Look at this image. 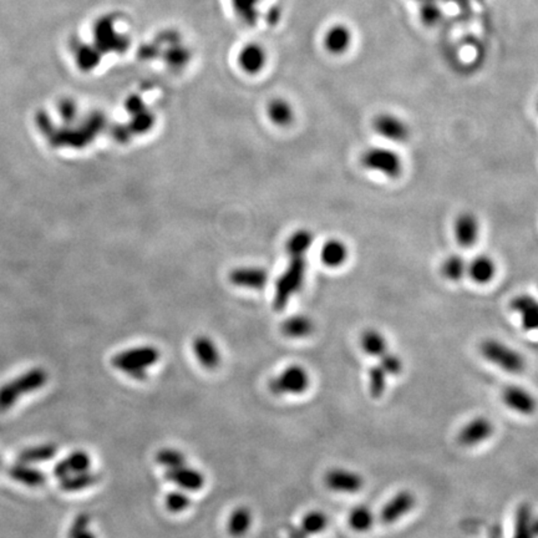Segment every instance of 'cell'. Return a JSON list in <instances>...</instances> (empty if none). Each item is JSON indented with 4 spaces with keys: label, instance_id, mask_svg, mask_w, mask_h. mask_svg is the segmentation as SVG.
<instances>
[{
    "label": "cell",
    "instance_id": "1",
    "mask_svg": "<svg viewBox=\"0 0 538 538\" xmlns=\"http://www.w3.org/2000/svg\"><path fill=\"white\" fill-rule=\"evenodd\" d=\"M160 352L155 347H136L117 353L111 359V364L119 371L132 379L143 381L148 378V368L159 361Z\"/></svg>",
    "mask_w": 538,
    "mask_h": 538
},
{
    "label": "cell",
    "instance_id": "2",
    "mask_svg": "<svg viewBox=\"0 0 538 538\" xmlns=\"http://www.w3.org/2000/svg\"><path fill=\"white\" fill-rule=\"evenodd\" d=\"M306 275V256L288 257V265L275 285L273 306L275 311H283L292 298L301 289Z\"/></svg>",
    "mask_w": 538,
    "mask_h": 538
},
{
    "label": "cell",
    "instance_id": "3",
    "mask_svg": "<svg viewBox=\"0 0 538 538\" xmlns=\"http://www.w3.org/2000/svg\"><path fill=\"white\" fill-rule=\"evenodd\" d=\"M48 373L42 368L28 370L0 388V412H8L21 396L40 390L48 383Z\"/></svg>",
    "mask_w": 538,
    "mask_h": 538
},
{
    "label": "cell",
    "instance_id": "4",
    "mask_svg": "<svg viewBox=\"0 0 538 538\" xmlns=\"http://www.w3.org/2000/svg\"><path fill=\"white\" fill-rule=\"evenodd\" d=\"M480 353L489 363L508 374H522L526 369V360L522 354L498 339H485L480 344Z\"/></svg>",
    "mask_w": 538,
    "mask_h": 538
},
{
    "label": "cell",
    "instance_id": "5",
    "mask_svg": "<svg viewBox=\"0 0 538 538\" xmlns=\"http://www.w3.org/2000/svg\"><path fill=\"white\" fill-rule=\"evenodd\" d=\"M311 374L301 364H290L269 381V391L275 396L303 395L311 388Z\"/></svg>",
    "mask_w": 538,
    "mask_h": 538
},
{
    "label": "cell",
    "instance_id": "6",
    "mask_svg": "<svg viewBox=\"0 0 538 538\" xmlns=\"http://www.w3.org/2000/svg\"><path fill=\"white\" fill-rule=\"evenodd\" d=\"M360 164L364 169L396 179L404 169L400 155L391 148L374 146L365 150L360 156Z\"/></svg>",
    "mask_w": 538,
    "mask_h": 538
},
{
    "label": "cell",
    "instance_id": "7",
    "mask_svg": "<svg viewBox=\"0 0 538 538\" xmlns=\"http://www.w3.org/2000/svg\"><path fill=\"white\" fill-rule=\"evenodd\" d=\"M323 482L328 490L344 495L358 494L365 486L364 476L359 474L358 471L347 467H332L328 470L323 476Z\"/></svg>",
    "mask_w": 538,
    "mask_h": 538
},
{
    "label": "cell",
    "instance_id": "8",
    "mask_svg": "<svg viewBox=\"0 0 538 538\" xmlns=\"http://www.w3.org/2000/svg\"><path fill=\"white\" fill-rule=\"evenodd\" d=\"M495 431L496 428L491 419L476 417L460 429L456 440L462 448H475L489 441L495 435Z\"/></svg>",
    "mask_w": 538,
    "mask_h": 538
},
{
    "label": "cell",
    "instance_id": "9",
    "mask_svg": "<svg viewBox=\"0 0 538 538\" xmlns=\"http://www.w3.org/2000/svg\"><path fill=\"white\" fill-rule=\"evenodd\" d=\"M417 496L410 490L396 492L380 511V521L384 525H394L405 518L417 506Z\"/></svg>",
    "mask_w": 538,
    "mask_h": 538
},
{
    "label": "cell",
    "instance_id": "10",
    "mask_svg": "<svg viewBox=\"0 0 538 538\" xmlns=\"http://www.w3.org/2000/svg\"><path fill=\"white\" fill-rule=\"evenodd\" d=\"M373 128L381 138L393 143H405L410 138V127L407 122L389 112H383L375 117Z\"/></svg>",
    "mask_w": 538,
    "mask_h": 538
},
{
    "label": "cell",
    "instance_id": "11",
    "mask_svg": "<svg viewBox=\"0 0 538 538\" xmlns=\"http://www.w3.org/2000/svg\"><path fill=\"white\" fill-rule=\"evenodd\" d=\"M501 400L510 410L520 415L528 417L536 412L534 396L522 386H505L501 393Z\"/></svg>",
    "mask_w": 538,
    "mask_h": 538
},
{
    "label": "cell",
    "instance_id": "12",
    "mask_svg": "<svg viewBox=\"0 0 538 538\" xmlns=\"http://www.w3.org/2000/svg\"><path fill=\"white\" fill-rule=\"evenodd\" d=\"M454 236L461 247H472L480 237V221L472 212H461L454 221Z\"/></svg>",
    "mask_w": 538,
    "mask_h": 538
},
{
    "label": "cell",
    "instance_id": "13",
    "mask_svg": "<svg viewBox=\"0 0 538 538\" xmlns=\"http://www.w3.org/2000/svg\"><path fill=\"white\" fill-rule=\"evenodd\" d=\"M165 477L166 480L177 486L179 490H184L186 492L200 491L205 485L203 474L198 470L189 467L186 464L174 469L166 470Z\"/></svg>",
    "mask_w": 538,
    "mask_h": 538
},
{
    "label": "cell",
    "instance_id": "14",
    "mask_svg": "<svg viewBox=\"0 0 538 538\" xmlns=\"http://www.w3.org/2000/svg\"><path fill=\"white\" fill-rule=\"evenodd\" d=\"M329 525L327 513L321 510H311L301 518V522L289 531V538H311L324 532Z\"/></svg>",
    "mask_w": 538,
    "mask_h": 538
},
{
    "label": "cell",
    "instance_id": "15",
    "mask_svg": "<svg viewBox=\"0 0 538 538\" xmlns=\"http://www.w3.org/2000/svg\"><path fill=\"white\" fill-rule=\"evenodd\" d=\"M49 141L53 146H69V148H83L89 145L94 136L84 127H65L55 128V131L49 136Z\"/></svg>",
    "mask_w": 538,
    "mask_h": 538
},
{
    "label": "cell",
    "instance_id": "16",
    "mask_svg": "<svg viewBox=\"0 0 538 538\" xmlns=\"http://www.w3.org/2000/svg\"><path fill=\"white\" fill-rule=\"evenodd\" d=\"M229 280L246 289H262L268 282V272L262 267H239L231 272Z\"/></svg>",
    "mask_w": 538,
    "mask_h": 538
},
{
    "label": "cell",
    "instance_id": "17",
    "mask_svg": "<svg viewBox=\"0 0 538 538\" xmlns=\"http://www.w3.org/2000/svg\"><path fill=\"white\" fill-rule=\"evenodd\" d=\"M512 311H516L526 332H532L538 324V304L532 296L521 294L511 301Z\"/></svg>",
    "mask_w": 538,
    "mask_h": 538
},
{
    "label": "cell",
    "instance_id": "18",
    "mask_svg": "<svg viewBox=\"0 0 538 538\" xmlns=\"http://www.w3.org/2000/svg\"><path fill=\"white\" fill-rule=\"evenodd\" d=\"M267 63L264 49L258 44H247L238 54V65L246 74L256 75L262 71Z\"/></svg>",
    "mask_w": 538,
    "mask_h": 538
},
{
    "label": "cell",
    "instance_id": "19",
    "mask_svg": "<svg viewBox=\"0 0 538 538\" xmlns=\"http://www.w3.org/2000/svg\"><path fill=\"white\" fill-rule=\"evenodd\" d=\"M193 353L203 368L215 370L221 364V354L216 344L206 335H200L193 340Z\"/></svg>",
    "mask_w": 538,
    "mask_h": 538
},
{
    "label": "cell",
    "instance_id": "20",
    "mask_svg": "<svg viewBox=\"0 0 538 538\" xmlns=\"http://www.w3.org/2000/svg\"><path fill=\"white\" fill-rule=\"evenodd\" d=\"M349 249L347 243L339 238H330L321 249V261L328 268H339L347 263Z\"/></svg>",
    "mask_w": 538,
    "mask_h": 538
},
{
    "label": "cell",
    "instance_id": "21",
    "mask_svg": "<svg viewBox=\"0 0 538 538\" xmlns=\"http://www.w3.org/2000/svg\"><path fill=\"white\" fill-rule=\"evenodd\" d=\"M497 267L490 256L480 254L467 262V275L477 285H487L496 275Z\"/></svg>",
    "mask_w": 538,
    "mask_h": 538
},
{
    "label": "cell",
    "instance_id": "22",
    "mask_svg": "<svg viewBox=\"0 0 538 538\" xmlns=\"http://www.w3.org/2000/svg\"><path fill=\"white\" fill-rule=\"evenodd\" d=\"M280 332L285 338L306 339L316 332V323L308 316L294 314L282 323Z\"/></svg>",
    "mask_w": 538,
    "mask_h": 538
},
{
    "label": "cell",
    "instance_id": "23",
    "mask_svg": "<svg viewBox=\"0 0 538 538\" xmlns=\"http://www.w3.org/2000/svg\"><path fill=\"white\" fill-rule=\"evenodd\" d=\"M90 467H91V458L89 455L85 451H74L55 465L54 475L60 480L66 476L88 471Z\"/></svg>",
    "mask_w": 538,
    "mask_h": 538
},
{
    "label": "cell",
    "instance_id": "24",
    "mask_svg": "<svg viewBox=\"0 0 538 538\" xmlns=\"http://www.w3.org/2000/svg\"><path fill=\"white\" fill-rule=\"evenodd\" d=\"M360 347L361 350L364 352L366 355H369L371 358L378 359L381 358L386 352H389V344L386 340L385 335L383 333L369 328L364 332L361 333L360 335Z\"/></svg>",
    "mask_w": 538,
    "mask_h": 538
},
{
    "label": "cell",
    "instance_id": "25",
    "mask_svg": "<svg viewBox=\"0 0 538 538\" xmlns=\"http://www.w3.org/2000/svg\"><path fill=\"white\" fill-rule=\"evenodd\" d=\"M8 475L11 476V480L20 482L23 485L29 486V487H39L44 485L47 481V477L40 470L32 467V465L21 464V462L11 466L8 470Z\"/></svg>",
    "mask_w": 538,
    "mask_h": 538
},
{
    "label": "cell",
    "instance_id": "26",
    "mask_svg": "<svg viewBox=\"0 0 538 538\" xmlns=\"http://www.w3.org/2000/svg\"><path fill=\"white\" fill-rule=\"evenodd\" d=\"M314 243V234L311 229L299 228L292 233L285 242V253L288 257L306 256Z\"/></svg>",
    "mask_w": 538,
    "mask_h": 538
},
{
    "label": "cell",
    "instance_id": "27",
    "mask_svg": "<svg viewBox=\"0 0 538 538\" xmlns=\"http://www.w3.org/2000/svg\"><path fill=\"white\" fill-rule=\"evenodd\" d=\"M352 42V34L348 28L344 25H334V27L328 29L324 37V45L329 53L343 54L348 50Z\"/></svg>",
    "mask_w": 538,
    "mask_h": 538
},
{
    "label": "cell",
    "instance_id": "28",
    "mask_svg": "<svg viewBox=\"0 0 538 538\" xmlns=\"http://www.w3.org/2000/svg\"><path fill=\"white\" fill-rule=\"evenodd\" d=\"M269 120L280 127L289 126L294 120V110L285 99H273L267 105Z\"/></svg>",
    "mask_w": 538,
    "mask_h": 538
},
{
    "label": "cell",
    "instance_id": "29",
    "mask_svg": "<svg viewBox=\"0 0 538 538\" xmlns=\"http://www.w3.org/2000/svg\"><path fill=\"white\" fill-rule=\"evenodd\" d=\"M252 522L253 516L251 510L246 506L237 507L228 520V533L234 538L243 537L251 530Z\"/></svg>",
    "mask_w": 538,
    "mask_h": 538
},
{
    "label": "cell",
    "instance_id": "30",
    "mask_svg": "<svg viewBox=\"0 0 538 538\" xmlns=\"http://www.w3.org/2000/svg\"><path fill=\"white\" fill-rule=\"evenodd\" d=\"M58 448L54 443H42L32 448H27L23 450L19 456H18V462L21 464L34 465L47 462L54 459L56 455Z\"/></svg>",
    "mask_w": 538,
    "mask_h": 538
},
{
    "label": "cell",
    "instance_id": "31",
    "mask_svg": "<svg viewBox=\"0 0 538 538\" xmlns=\"http://www.w3.org/2000/svg\"><path fill=\"white\" fill-rule=\"evenodd\" d=\"M97 481H99V475L88 470L84 472H79V474L60 479V489L65 492L74 494V492L88 490L90 487L96 485Z\"/></svg>",
    "mask_w": 538,
    "mask_h": 538
},
{
    "label": "cell",
    "instance_id": "32",
    "mask_svg": "<svg viewBox=\"0 0 538 538\" xmlns=\"http://www.w3.org/2000/svg\"><path fill=\"white\" fill-rule=\"evenodd\" d=\"M375 523L374 512L364 505L354 507L349 512L348 525L353 531L359 533L369 532Z\"/></svg>",
    "mask_w": 538,
    "mask_h": 538
},
{
    "label": "cell",
    "instance_id": "33",
    "mask_svg": "<svg viewBox=\"0 0 538 538\" xmlns=\"http://www.w3.org/2000/svg\"><path fill=\"white\" fill-rule=\"evenodd\" d=\"M441 273L450 282H460L467 275V262L461 254H451L441 264Z\"/></svg>",
    "mask_w": 538,
    "mask_h": 538
},
{
    "label": "cell",
    "instance_id": "34",
    "mask_svg": "<svg viewBox=\"0 0 538 538\" xmlns=\"http://www.w3.org/2000/svg\"><path fill=\"white\" fill-rule=\"evenodd\" d=\"M388 384V374L378 363L368 370V391L373 399H380L384 395Z\"/></svg>",
    "mask_w": 538,
    "mask_h": 538
},
{
    "label": "cell",
    "instance_id": "35",
    "mask_svg": "<svg viewBox=\"0 0 538 538\" xmlns=\"http://www.w3.org/2000/svg\"><path fill=\"white\" fill-rule=\"evenodd\" d=\"M512 538H533L532 513L528 505H521L516 511Z\"/></svg>",
    "mask_w": 538,
    "mask_h": 538
},
{
    "label": "cell",
    "instance_id": "36",
    "mask_svg": "<svg viewBox=\"0 0 538 538\" xmlns=\"http://www.w3.org/2000/svg\"><path fill=\"white\" fill-rule=\"evenodd\" d=\"M233 9L241 20L253 25L258 18V6L262 0H231Z\"/></svg>",
    "mask_w": 538,
    "mask_h": 538
},
{
    "label": "cell",
    "instance_id": "37",
    "mask_svg": "<svg viewBox=\"0 0 538 538\" xmlns=\"http://www.w3.org/2000/svg\"><path fill=\"white\" fill-rule=\"evenodd\" d=\"M91 518L88 513H80L71 523L68 538H96L95 533L90 528Z\"/></svg>",
    "mask_w": 538,
    "mask_h": 538
},
{
    "label": "cell",
    "instance_id": "38",
    "mask_svg": "<svg viewBox=\"0 0 538 538\" xmlns=\"http://www.w3.org/2000/svg\"><path fill=\"white\" fill-rule=\"evenodd\" d=\"M156 462L166 470L186 464V456L176 448H165L156 454Z\"/></svg>",
    "mask_w": 538,
    "mask_h": 538
},
{
    "label": "cell",
    "instance_id": "39",
    "mask_svg": "<svg viewBox=\"0 0 538 538\" xmlns=\"http://www.w3.org/2000/svg\"><path fill=\"white\" fill-rule=\"evenodd\" d=\"M100 50L83 47L76 52V63L80 70L92 71L100 63Z\"/></svg>",
    "mask_w": 538,
    "mask_h": 538
},
{
    "label": "cell",
    "instance_id": "40",
    "mask_svg": "<svg viewBox=\"0 0 538 538\" xmlns=\"http://www.w3.org/2000/svg\"><path fill=\"white\" fill-rule=\"evenodd\" d=\"M153 124H155V116H153V112L145 109L136 115H133L131 121L127 126L130 127L133 135H143L153 128Z\"/></svg>",
    "mask_w": 538,
    "mask_h": 538
},
{
    "label": "cell",
    "instance_id": "41",
    "mask_svg": "<svg viewBox=\"0 0 538 538\" xmlns=\"http://www.w3.org/2000/svg\"><path fill=\"white\" fill-rule=\"evenodd\" d=\"M165 505H166V508L169 512L179 513V512L186 511L190 507L191 498L186 494V491H172V492H169V494L166 495Z\"/></svg>",
    "mask_w": 538,
    "mask_h": 538
},
{
    "label": "cell",
    "instance_id": "42",
    "mask_svg": "<svg viewBox=\"0 0 538 538\" xmlns=\"http://www.w3.org/2000/svg\"><path fill=\"white\" fill-rule=\"evenodd\" d=\"M378 364L385 370L386 374L389 376H397L404 370L402 359L399 355H396L395 353H393L391 350L386 352L381 358L378 359Z\"/></svg>",
    "mask_w": 538,
    "mask_h": 538
},
{
    "label": "cell",
    "instance_id": "43",
    "mask_svg": "<svg viewBox=\"0 0 538 538\" xmlns=\"http://www.w3.org/2000/svg\"><path fill=\"white\" fill-rule=\"evenodd\" d=\"M105 124L106 121L104 115L100 114V112H94V114H91V115L86 117V120H85L83 127H84L85 130H88V131L95 138L99 132L104 130Z\"/></svg>",
    "mask_w": 538,
    "mask_h": 538
},
{
    "label": "cell",
    "instance_id": "44",
    "mask_svg": "<svg viewBox=\"0 0 538 538\" xmlns=\"http://www.w3.org/2000/svg\"><path fill=\"white\" fill-rule=\"evenodd\" d=\"M59 114L63 119L64 121L71 124L74 121L76 114H78V109H76V104L74 101L69 100V99H65L59 104Z\"/></svg>",
    "mask_w": 538,
    "mask_h": 538
},
{
    "label": "cell",
    "instance_id": "45",
    "mask_svg": "<svg viewBox=\"0 0 538 538\" xmlns=\"http://www.w3.org/2000/svg\"><path fill=\"white\" fill-rule=\"evenodd\" d=\"M35 122H37V128H39L42 135L47 136V138H49V136L55 131V128H56V127L54 126L53 121H52V119L48 116V114L44 112V111H39V112H37V117H35Z\"/></svg>",
    "mask_w": 538,
    "mask_h": 538
},
{
    "label": "cell",
    "instance_id": "46",
    "mask_svg": "<svg viewBox=\"0 0 538 538\" xmlns=\"http://www.w3.org/2000/svg\"><path fill=\"white\" fill-rule=\"evenodd\" d=\"M111 135L119 143H127L131 141V138L133 136L130 127L127 125H115L111 130Z\"/></svg>",
    "mask_w": 538,
    "mask_h": 538
},
{
    "label": "cell",
    "instance_id": "47",
    "mask_svg": "<svg viewBox=\"0 0 538 538\" xmlns=\"http://www.w3.org/2000/svg\"><path fill=\"white\" fill-rule=\"evenodd\" d=\"M125 109H126L128 115L133 116V115H136L138 112L145 110L146 106L143 104V99L140 96L132 95L125 102Z\"/></svg>",
    "mask_w": 538,
    "mask_h": 538
},
{
    "label": "cell",
    "instance_id": "48",
    "mask_svg": "<svg viewBox=\"0 0 538 538\" xmlns=\"http://www.w3.org/2000/svg\"><path fill=\"white\" fill-rule=\"evenodd\" d=\"M0 467H1V460H0Z\"/></svg>",
    "mask_w": 538,
    "mask_h": 538
}]
</instances>
